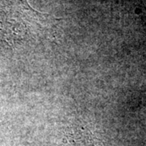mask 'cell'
<instances>
[{
  "mask_svg": "<svg viewBox=\"0 0 146 146\" xmlns=\"http://www.w3.org/2000/svg\"><path fill=\"white\" fill-rule=\"evenodd\" d=\"M60 146H110L89 127L75 124L69 127L64 133Z\"/></svg>",
  "mask_w": 146,
  "mask_h": 146,
  "instance_id": "cell-1",
  "label": "cell"
}]
</instances>
